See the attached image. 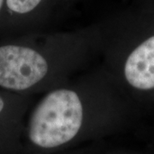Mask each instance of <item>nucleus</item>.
Here are the masks:
<instances>
[{
    "label": "nucleus",
    "mask_w": 154,
    "mask_h": 154,
    "mask_svg": "<svg viewBox=\"0 0 154 154\" xmlns=\"http://www.w3.org/2000/svg\"><path fill=\"white\" fill-rule=\"evenodd\" d=\"M83 107L78 94L69 89L51 92L35 107L28 138L35 147L53 150L70 143L79 134Z\"/></svg>",
    "instance_id": "nucleus-1"
},
{
    "label": "nucleus",
    "mask_w": 154,
    "mask_h": 154,
    "mask_svg": "<svg viewBox=\"0 0 154 154\" xmlns=\"http://www.w3.org/2000/svg\"><path fill=\"white\" fill-rule=\"evenodd\" d=\"M47 72V62L35 50L12 45L0 47V87L26 90L42 81Z\"/></svg>",
    "instance_id": "nucleus-2"
},
{
    "label": "nucleus",
    "mask_w": 154,
    "mask_h": 154,
    "mask_svg": "<svg viewBox=\"0 0 154 154\" xmlns=\"http://www.w3.org/2000/svg\"><path fill=\"white\" fill-rule=\"evenodd\" d=\"M124 75L134 88L140 90L154 88V36L130 53L124 66Z\"/></svg>",
    "instance_id": "nucleus-3"
},
{
    "label": "nucleus",
    "mask_w": 154,
    "mask_h": 154,
    "mask_svg": "<svg viewBox=\"0 0 154 154\" xmlns=\"http://www.w3.org/2000/svg\"><path fill=\"white\" fill-rule=\"evenodd\" d=\"M42 0H6L8 8L18 14H26L34 10Z\"/></svg>",
    "instance_id": "nucleus-4"
},
{
    "label": "nucleus",
    "mask_w": 154,
    "mask_h": 154,
    "mask_svg": "<svg viewBox=\"0 0 154 154\" xmlns=\"http://www.w3.org/2000/svg\"><path fill=\"white\" fill-rule=\"evenodd\" d=\"M4 106H5V103H4V100L2 99V98L0 97V112L3 110L4 109Z\"/></svg>",
    "instance_id": "nucleus-5"
},
{
    "label": "nucleus",
    "mask_w": 154,
    "mask_h": 154,
    "mask_svg": "<svg viewBox=\"0 0 154 154\" xmlns=\"http://www.w3.org/2000/svg\"><path fill=\"white\" fill-rule=\"evenodd\" d=\"M3 2H4V0H0V9H1V7L3 5Z\"/></svg>",
    "instance_id": "nucleus-6"
}]
</instances>
